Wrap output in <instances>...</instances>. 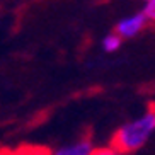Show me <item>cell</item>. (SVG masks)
Here are the masks:
<instances>
[{
	"mask_svg": "<svg viewBox=\"0 0 155 155\" xmlns=\"http://www.w3.org/2000/svg\"><path fill=\"white\" fill-rule=\"evenodd\" d=\"M155 131V104L148 107L143 116L126 123L114 133L111 140V148L114 153H131L145 145L152 133Z\"/></svg>",
	"mask_w": 155,
	"mask_h": 155,
	"instance_id": "obj_1",
	"label": "cell"
},
{
	"mask_svg": "<svg viewBox=\"0 0 155 155\" xmlns=\"http://www.w3.org/2000/svg\"><path fill=\"white\" fill-rule=\"evenodd\" d=\"M143 12H145V15L148 17V21H153L155 22V0H147Z\"/></svg>",
	"mask_w": 155,
	"mask_h": 155,
	"instance_id": "obj_5",
	"label": "cell"
},
{
	"mask_svg": "<svg viewBox=\"0 0 155 155\" xmlns=\"http://www.w3.org/2000/svg\"><path fill=\"white\" fill-rule=\"evenodd\" d=\"M121 39L123 38L119 36L118 32H111V34H107V36L102 39V48H104L107 53H113V51H116L121 46Z\"/></svg>",
	"mask_w": 155,
	"mask_h": 155,
	"instance_id": "obj_4",
	"label": "cell"
},
{
	"mask_svg": "<svg viewBox=\"0 0 155 155\" xmlns=\"http://www.w3.org/2000/svg\"><path fill=\"white\" fill-rule=\"evenodd\" d=\"M147 21H148V17L145 15V12L133 14L130 17H124L119 21L118 26H116V32L121 38H135L147 26Z\"/></svg>",
	"mask_w": 155,
	"mask_h": 155,
	"instance_id": "obj_2",
	"label": "cell"
},
{
	"mask_svg": "<svg viewBox=\"0 0 155 155\" xmlns=\"http://www.w3.org/2000/svg\"><path fill=\"white\" fill-rule=\"evenodd\" d=\"M58 155H89L94 153V145L89 138H84V140H78L75 143H70L67 147H61L56 150Z\"/></svg>",
	"mask_w": 155,
	"mask_h": 155,
	"instance_id": "obj_3",
	"label": "cell"
}]
</instances>
